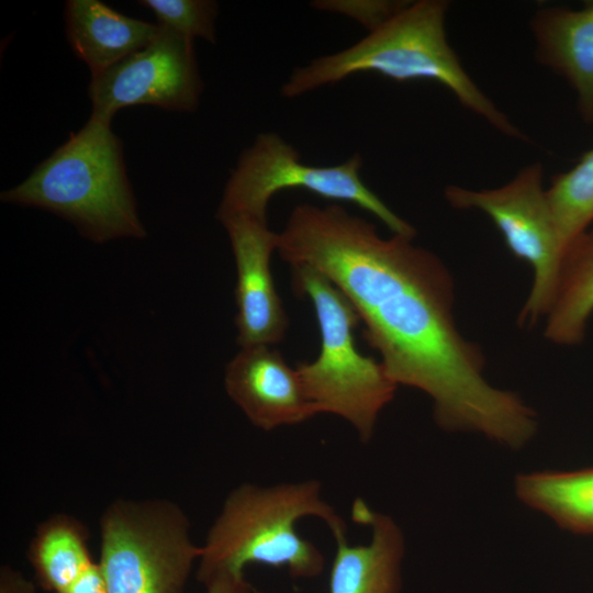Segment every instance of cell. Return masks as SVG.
<instances>
[{"label":"cell","mask_w":593,"mask_h":593,"mask_svg":"<svg viewBox=\"0 0 593 593\" xmlns=\"http://www.w3.org/2000/svg\"><path fill=\"white\" fill-rule=\"evenodd\" d=\"M412 240L383 238L339 204L302 203L278 233L277 251L290 266L322 272L345 294L389 379L427 394L441 429L524 447L537 432L535 411L485 379L482 348L457 326L449 270Z\"/></svg>","instance_id":"1"},{"label":"cell","mask_w":593,"mask_h":593,"mask_svg":"<svg viewBox=\"0 0 593 593\" xmlns=\"http://www.w3.org/2000/svg\"><path fill=\"white\" fill-rule=\"evenodd\" d=\"M448 9L446 0L409 1L356 44L295 67L281 86V96L293 99L363 71L399 82L432 80L505 136L528 141L465 70L447 38Z\"/></svg>","instance_id":"2"},{"label":"cell","mask_w":593,"mask_h":593,"mask_svg":"<svg viewBox=\"0 0 593 593\" xmlns=\"http://www.w3.org/2000/svg\"><path fill=\"white\" fill-rule=\"evenodd\" d=\"M306 517L323 521L332 533L347 529L315 479L271 485L240 483L226 495L205 535L197 581L204 585L223 572L245 574L249 564L286 569L293 579L320 577L325 557L296 530L298 522Z\"/></svg>","instance_id":"3"},{"label":"cell","mask_w":593,"mask_h":593,"mask_svg":"<svg viewBox=\"0 0 593 593\" xmlns=\"http://www.w3.org/2000/svg\"><path fill=\"white\" fill-rule=\"evenodd\" d=\"M0 198L52 212L97 244L147 234L126 175L123 144L111 122L92 116Z\"/></svg>","instance_id":"4"},{"label":"cell","mask_w":593,"mask_h":593,"mask_svg":"<svg viewBox=\"0 0 593 593\" xmlns=\"http://www.w3.org/2000/svg\"><path fill=\"white\" fill-rule=\"evenodd\" d=\"M290 267L292 289L312 302L321 335L316 359L295 367L306 395L317 414L342 417L367 444L398 385L380 361L358 350L354 329L361 320L345 294L316 269L306 265Z\"/></svg>","instance_id":"5"},{"label":"cell","mask_w":593,"mask_h":593,"mask_svg":"<svg viewBox=\"0 0 593 593\" xmlns=\"http://www.w3.org/2000/svg\"><path fill=\"white\" fill-rule=\"evenodd\" d=\"M184 511L166 499H116L100 517L108 593H182L201 545Z\"/></svg>","instance_id":"6"},{"label":"cell","mask_w":593,"mask_h":593,"mask_svg":"<svg viewBox=\"0 0 593 593\" xmlns=\"http://www.w3.org/2000/svg\"><path fill=\"white\" fill-rule=\"evenodd\" d=\"M361 167L359 153L335 166L307 165L279 134L260 133L231 171L216 219L248 215L267 221L268 204L277 192L303 189L328 200L351 202L377 216L392 234L414 238L415 228L362 181Z\"/></svg>","instance_id":"7"},{"label":"cell","mask_w":593,"mask_h":593,"mask_svg":"<svg viewBox=\"0 0 593 593\" xmlns=\"http://www.w3.org/2000/svg\"><path fill=\"white\" fill-rule=\"evenodd\" d=\"M444 194L454 209L484 213L510 251L530 266L533 282L518 325L533 327L545 320L558 292L567 247L544 187L542 165L537 161L525 166L497 188L448 186Z\"/></svg>","instance_id":"8"},{"label":"cell","mask_w":593,"mask_h":593,"mask_svg":"<svg viewBox=\"0 0 593 593\" xmlns=\"http://www.w3.org/2000/svg\"><path fill=\"white\" fill-rule=\"evenodd\" d=\"M159 26L149 45L91 76L92 118L111 122L119 110L139 104L178 112L198 109L204 85L193 40Z\"/></svg>","instance_id":"9"},{"label":"cell","mask_w":593,"mask_h":593,"mask_svg":"<svg viewBox=\"0 0 593 593\" xmlns=\"http://www.w3.org/2000/svg\"><path fill=\"white\" fill-rule=\"evenodd\" d=\"M220 222L227 232L236 264V342L240 348L276 345L289 327L270 267L278 233L268 227L267 221L248 215H232Z\"/></svg>","instance_id":"10"},{"label":"cell","mask_w":593,"mask_h":593,"mask_svg":"<svg viewBox=\"0 0 593 593\" xmlns=\"http://www.w3.org/2000/svg\"><path fill=\"white\" fill-rule=\"evenodd\" d=\"M224 388L247 419L265 432L317 415L296 368L271 346L242 347L225 367Z\"/></svg>","instance_id":"11"},{"label":"cell","mask_w":593,"mask_h":593,"mask_svg":"<svg viewBox=\"0 0 593 593\" xmlns=\"http://www.w3.org/2000/svg\"><path fill=\"white\" fill-rule=\"evenodd\" d=\"M351 518L370 528V540L353 545L347 539V529L332 533L336 550L328 593H400L405 552L401 527L389 515L371 510L361 499L354 501Z\"/></svg>","instance_id":"12"},{"label":"cell","mask_w":593,"mask_h":593,"mask_svg":"<svg viewBox=\"0 0 593 593\" xmlns=\"http://www.w3.org/2000/svg\"><path fill=\"white\" fill-rule=\"evenodd\" d=\"M529 29L536 60L564 79L582 120L593 123V1L579 10L544 7L533 14Z\"/></svg>","instance_id":"13"},{"label":"cell","mask_w":593,"mask_h":593,"mask_svg":"<svg viewBox=\"0 0 593 593\" xmlns=\"http://www.w3.org/2000/svg\"><path fill=\"white\" fill-rule=\"evenodd\" d=\"M65 25L74 54L91 76L146 47L160 32L158 23L126 16L98 0H68Z\"/></svg>","instance_id":"14"},{"label":"cell","mask_w":593,"mask_h":593,"mask_svg":"<svg viewBox=\"0 0 593 593\" xmlns=\"http://www.w3.org/2000/svg\"><path fill=\"white\" fill-rule=\"evenodd\" d=\"M88 541L87 526L72 515L54 514L38 524L26 552L37 586L57 593L69 585L93 562Z\"/></svg>","instance_id":"15"},{"label":"cell","mask_w":593,"mask_h":593,"mask_svg":"<svg viewBox=\"0 0 593 593\" xmlns=\"http://www.w3.org/2000/svg\"><path fill=\"white\" fill-rule=\"evenodd\" d=\"M515 491L522 502L561 528L593 534V467L518 474Z\"/></svg>","instance_id":"16"},{"label":"cell","mask_w":593,"mask_h":593,"mask_svg":"<svg viewBox=\"0 0 593 593\" xmlns=\"http://www.w3.org/2000/svg\"><path fill=\"white\" fill-rule=\"evenodd\" d=\"M593 314V235L580 236L567 250L544 335L553 344H580Z\"/></svg>","instance_id":"17"},{"label":"cell","mask_w":593,"mask_h":593,"mask_svg":"<svg viewBox=\"0 0 593 593\" xmlns=\"http://www.w3.org/2000/svg\"><path fill=\"white\" fill-rule=\"evenodd\" d=\"M547 197L568 248L593 225V148L551 179Z\"/></svg>","instance_id":"18"},{"label":"cell","mask_w":593,"mask_h":593,"mask_svg":"<svg viewBox=\"0 0 593 593\" xmlns=\"http://www.w3.org/2000/svg\"><path fill=\"white\" fill-rule=\"evenodd\" d=\"M152 10L158 24L180 35L203 38L215 44L219 4L212 0H142Z\"/></svg>","instance_id":"19"},{"label":"cell","mask_w":593,"mask_h":593,"mask_svg":"<svg viewBox=\"0 0 593 593\" xmlns=\"http://www.w3.org/2000/svg\"><path fill=\"white\" fill-rule=\"evenodd\" d=\"M396 0H317L312 7L346 15L368 30L374 31L406 5Z\"/></svg>","instance_id":"20"},{"label":"cell","mask_w":593,"mask_h":593,"mask_svg":"<svg viewBox=\"0 0 593 593\" xmlns=\"http://www.w3.org/2000/svg\"><path fill=\"white\" fill-rule=\"evenodd\" d=\"M57 593H108L98 561H93L69 585Z\"/></svg>","instance_id":"21"},{"label":"cell","mask_w":593,"mask_h":593,"mask_svg":"<svg viewBox=\"0 0 593 593\" xmlns=\"http://www.w3.org/2000/svg\"><path fill=\"white\" fill-rule=\"evenodd\" d=\"M205 593H254L255 588L246 580L245 574L223 572L216 574L205 584Z\"/></svg>","instance_id":"22"},{"label":"cell","mask_w":593,"mask_h":593,"mask_svg":"<svg viewBox=\"0 0 593 593\" xmlns=\"http://www.w3.org/2000/svg\"><path fill=\"white\" fill-rule=\"evenodd\" d=\"M35 580L9 564L0 567V593H36Z\"/></svg>","instance_id":"23"},{"label":"cell","mask_w":593,"mask_h":593,"mask_svg":"<svg viewBox=\"0 0 593 593\" xmlns=\"http://www.w3.org/2000/svg\"><path fill=\"white\" fill-rule=\"evenodd\" d=\"M254 593H266V592L260 591V590H258V589L255 588V592H254Z\"/></svg>","instance_id":"24"},{"label":"cell","mask_w":593,"mask_h":593,"mask_svg":"<svg viewBox=\"0 0 593 593\" xmlns=\"http://www.w3.org/2000/svg\"><path fill=\"white\" fill-rule=\"evenodd\" d=\"M589 234L593 235V226L591 230L588 231Z\"/></svg>","instance_id":"25"}]
</instances>
